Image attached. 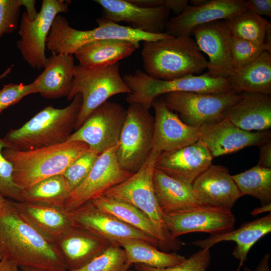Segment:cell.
I'll return each instance as SVG.
<instances>
[{"label": "cell", "mask_w": 271, "mask_h": 271, "mask_svg": "<svg viewBox=\"0 0 271 271\" xmlns=\"http://www.w3.org/2000/svg\"><path fill=\"white\" fill-rule=\"evenodd\" d=\"M130 267L124 249L112 243L84 266L72 271H128Z\"/></svg>", "instance_id": "36"}, {"label": "cell", "mask_w": 271, "mask_h": 271, "mask_svg": "<svg viewBox=\"0 0 271 271\" xmlns=\"http://www.w3.org/2000/svg\"><path fill=\"white\" fill-rule=\"evenodd\" d=\"M89 151L86 144L75 141L26 151L6 148L3 154L12 165L14 182L24 190L46 178L62 174L75 160Z\"/></svg>", "instance_id": "3"}, {"label": "cell", "mask_w": 271, "mask_h": 271, "mask_svg": "<svg viewBox=\"0 0 271 271\" xmlns=\"http://www.w3.org/2000/svg\"><path fill=\"white\" fill-rule=\"evenodd\" d=\"M6 148L10 147L0 137V193L7 199L21 201L22 190L14 182L12 165L3 154V150Z\"/></svg>", "instance_id": "40"}, {"label": "cell", "mask_w": 271, "mask_h": 271, "mask_svg": "<svg viewBox=\"0 0 271 271\" xmlns=\"http://www.w3.org/2000/svg\"><path fill=\"white\" fill-rule=\"evenodd\" d=\"M0 257L20 268L67 271L56 244L26 222L8 199L0 211Z\"/></svg>", "instance_id": "1"}, {"label": "cell", "mask_w": 271, "mask_h": 271, "mask_svg": "<svg viewBox=\"0 0 271 271\" xmlns=\"http://www.w3.org/2000/svg\"><path fill=\"white\" fill-rule=\"evenodd\" d=\"M248 7L247 1L243 0H209L198 7L189 6L182 14L169 20L165 33L173 37H191L196 27L227 20Z\"/></svg>", "instance_id": "19"}, {"label": "cell", "mask_w": 271, "mask_h": 271, "mask_svg": "<svg viewBox=\"0 0 271 271\" xmlns=\"http://www.w3.org/2000/svg\"><path fill=\"white\" fill-rule=\"evenodd\" d=\"M199 140L209 150L213 158L237 152L250 146L259 147L271 140L270 130H243L225 118L221 121L199 128Z\"/></svg>", "instance_id": "17"}, {"label": "cell", "mask_w": 271, "mask_h": 271, "mask_svg": "<svg viewBox=\"0 0 271 271\" xmlns=\"http://www.w3.org/2000/svg\"><path fill=\"white\" fill-rule=\"evenodd\" d=\"M14 65H12L8 67L2 73L0 74V80L6 77L11 73L12 71Z\"/></svg>", "instance_id": "50"}, {"label": "cell", "mask_w": 271, "mask_h": 271, "mask_svg": "<svg viewBox=\"0 0 271 271\" xmlns=\"http://www.w3.org/2000/svg\"><path fill=\"white\" fill-rule=\"evenodd\" d=\"M143 42L144 68L155 79L171 80L199 74L208 67V61L190 36Z\"/></svg>", "instance_id": "4"}, {"label": "cell", "mask_w": 271, "mask_h": 271, "mask_svg": "<svg viewBox=\"0 0 271 271\" xmlns=\"http://www.w3.org/2000/svg\"><path fill=\"white\" fill-rule=\"evenodd\" d=\"M7 198H6L1 193H0V211L4 207L6 202Z\"/></svg>", "instance_id": "52"}, {"label": "cell", "mask_w": 271, "mask_h": 271, "mask_svg": "<svg viewBox=\"0 0 271 271\" xmlns=\"http://www.w3.org/2000/svg\"><path fill=\"white\" fill-rule=\"evenodd\" d=\"M75 66L73 55L52 53L44 71L33 81L37 93L47 99L67 97L72 89Z\"/></svg>", "instance_id": "27"}, {"label": "cell", "mask_w": 271, "mask_h": 271, "mask_svg": "<svg viewBox=\"0 0 271 271\" xmlns=\"http://www.w3.org/2000/svg\"><path fill=\"white\" fill-rule=\"evenodd\" d=\"M22 6L26 9V13L28 18L32 21L37 17L38 13L37 12L35 4L36 1L35 0H22Z\"/></svg>", "instance_id": "47"}, {"label": "cell", "mask_w": 271, "mask_h": 271, "mask_svg": "<svg viewBox=\"0 0 271 271\" xmlns=\"http://www.w3.org/2000/svg\"><path fill=\"white\" fill-rule=\"evenodd\" d=\"M131 92L119 73V63L96 67L76 65L71 90L67 97L72 100L80 93L82 103L75 130L83 123L89 114L110 97Z\"/></svg>", "instance_id": "7"}, {"label": "cell", "mask_w": 271, "mask_h": 271, "mask_svg": "<svg viewBox=\"0 0 271 271\" xmlns=\"http://www.w3.org/2000/svg\"><path fill=\"white\" fill-rule=\"evenodd\" d=\"M126 113L120 104L107 101L89 114L67 141L82 142L90 151L100 154L118 144Z\"/></svg>", "instance_id": "12"}, {"label": "cell", "mask_w": 271, "mask_h": 271, "mask_svg": "<svg viewBox=\"0 0 271 271\" xmlns=\"http://www.w3.org/2000/svg\"><path fill=\"white\" fill-rule=\"evenodd\" d=\"M230 36L263 45L271 25L266 19L249 9L226 20Z\"/></svg>", "instance_id": "34"}, {"label": "cell", "mask_w": 271, "mask_h": 271, "mask_svg": "<svg viewBox=\"0 0 271 271\" xmlns=\"http://www.w3.org/2000/svg\"><path fill=\"white\" fill-rule=\"evenodd\" d=\"M100 210L157 239L159 248L166 252L179 249L183 243L162 232L145 213L132 205L101 194L91 200Z\"/></svg>", "instance_id": "23"}, {"label": "cell", "mask_w": 271, "mask_h": 271, "mask_svg": "<svg viewBox=\"0 0 271 271\" xmlns=\"http://www.w3.org/2000/svg\"><path fill=\"white\" fill-rule=\"evenodd\" d=\"M13 203L21 217L49 242L56 244L73 226L63 208L23 201Z\"/></svg>", "instance_id": "24"}, {"label": "cell", "mask_w": 271, "mask_h": 271, "mask_svg": "<svg viewBox=\"0 0 271 271\" xmlns=\"http://www.w3.org/2000/svg\"><path fill=\"white\" fill-rule=\"evenodd\" d=\"M243 93H199L175 92L164 95L163 100L180 119L194 127L212 124L225 118L226 111L242 97Z\"/></svg>", "instance_id": "9"}, {"label": "cell", "mask_w": 271, "mask_h": 271, "mask_svg": "<svg viewBox=\"0 0 271 271\" xmlns=\"http://www.w3.org/2000/svg\"><path fill=\"white\" fill-rule=\"evenodd\" d=\"M82 103L80 93L63 108L49 105L16 129L10 130L3 139L10 148L26 151L67 142L75 130Z\"/></svg>", "instance_id": "2"}, {"label": "cell", "mask_w": 271, "mask_h": 271, "mask_svg": "<svg viewBox=\"0 0 271 271\" xmlns=\"http://www.w3.org/2000/svg\"><path fill=\"white\" fill-rule=\"evenodd\" d=\"M207 2V0H191L190 3L192 6L198 7L204 4Z\"/></svg>", "instance_id": "51"}, {"label": "cell", "mask_w": 271, "mask_h": 271, "mask_svg": "<svg viewBox=\"0 0 271 271\" xmlns=\"http://www.w3.org/2000/svg\"><path fill=\"white\" fill-rule=\"evenodd\" d=\"M99 154L89 151L82 155L65 170L63 175L70 193L87 177Z\"/></svg>", "instance_id": "38"}, {"label": "cell", "mask_w": 271, "mask_h": 271, "mask_svg": "<svg viewBox=\"0 0 271 271\" xmlns=\"http://www.w3.org/2000/svg\"><path fill=\"white\" fill-rule=\"evenodd\" d=\"M70 192L62 174L46 178L22 190L21 201L63 208Z\"/></svg>", "instance_id": "33"}, {"label": "cell", "mask_w": 271, "mask_h": 271, "mask_svg": "<svg viewBox=\"0 0 271 271\" xmlns=\"http://www.w3.org/2000/svg\"><path fill=\"white\" fill-rule=\"evenodd\" d=\"M271 232V213L261 218L241 224L237 229L219 234L210 235L204 239L194 241L192 245L201 248L210 249L217 243L233 241L236 243L232 255L239 260L237 268L240 271L247 260V255L251 247L261 238Z\"/></svg>", "instance_id": "26"}, {"label": "cell", "mask_w": 271, "mask_h": 271, "mask_svg": "<svg viewBox=\"0 0 271 271\" xmlns=\"http://www.w3.org/2000/svg\"><path fill=\"white\" fill-rule=\"evenodd\" d=\"M192 36L201 52L208 58L207 73L215 78L228 79L234 73L229 32L224 21H216L195 28Z\"/></svg>", "instance_id": "18"}, {"label": "cell", "mask_w": 271, "mask_h": 271, "mask_svg": "<svg viewBox=\"0 0 271 271\" xmlns=\"http://www.w3.org/2000/svg\"><path fill=\"white\" fill-rule=\"evenodd\" d=\"M225 118L244 130H268L271 127L270 95L243 93L242 98L226 111Z\"/></svg>", "instance_id": "28"}, {"label": "cell", "mask_w": 271, "mask_h": 271, "mask_svg": "<svg viewBox=\"0 0 271 271\" xmlns=\"http://www.w3.org/2000/svg\"><path fill=\"white\" fill-rule=\"evenodd\" d=\"M71 1L43 0L39 13L30 20L24 12L20 19L18 33L21 39L17 46L24 60L31 67L38 70L44 67L46 41L55 18L69 11Z\"/></svg>", "instance_id": "11"}, {"label": "cell", "mask_w": 271, "mask_h": 271, "mask_svg": "<svg viewBox=\"0 0 271 271\" xmlns=\"http://www.w3.org/2000/svg\"><path fill=\"white\" fill-rule=\"evenodd\" d=\"M119 245L125 251L127 262L142 264L157 268H165L177 265L186 257L173 252L159 250L152 244L140 239H125L118 242Z\"/></svg>", "instance_id": "32"}, {"label": "cell", "mask_w": 271, "mask_h": 271, "mask_svg": "<svg viewBox=\"0 0 271 271\" xmlns=\"http://www.w3.org/2000/svg\"><path fill=\"white\" fill-rule=\"evenodd\" d=\"M22 0H0V38L18 27Z\"/></svg>", "instance_id": "41"}, {"label": "cell", "mask_w": 271, "mask_h": 271, "mask_svg": "<svg viewBox=\"0 0 271 271\" xmlns=\"http://www.w3.org/2000/svg\"><path fill=\"white\" fill-rule=\"evenodd\" d=\"M67 212L73 226L90 231L112 243L118 244L125 239H137L159 247L157 239L100 210L91 200Z\"/></svg>", "instance_id": "15"}, {"label": "cell", "mask_w": 271, "mask_h": 271, "mask_svg": "<svg viewBox=\"0 0 271 271\" xmlns=\"http://www.w3.org/2000/svg\"><path fill=\"white\" fill-rule=\"evenodd\" d=\"M0 271H22L16 264L5 259L0 260Z\"/></svg>", "instance_id": "48"}, {"label": "cell", "mask_w": 271, "mask_h": 271, "mask_svg": "<svg viewBox=\"0 0 271 271\" xmlns=\"http://www.w3.org/2000/svg\"><path fill=\"white\" fill-rule=\"evenodd\" d=\"M154 123L149 109L129 104L116 151L119 164L124 170L134 174L147 160L152 151Z\"/></svg>", "instance_id": "8"}, {"label": "cell", "mask_w": 271, "mask_h": 271, "mask_svg": "<svg viewBox=\"0 0 271 271\" xmlns=\"http://www.w3.org/2000/svg\"><path fill=\"white\" fill-rule=\"evenodd\" d=\"M259 157L257 165L271 168V140H269L259 147Z\"/></svg>", "instance_id": "44"}, {"label": "cell", "mask_w": 271, "mask_h": 271, "mask_svg": "<svg viewBox=\"0 0 271 271\" xmlns=\"http://www.w3.org/2000/svg\"><path fill=\"white\" fill-rule=\"evenodd\" d=\"M22 271H44L40 269H36L34 268H21Z\"/></svg>", "instance_id": "53"}, {"label": "cell", "mask_w": 271, "mask_h": 271, "mask_svg": "<svg viewBox=\"0 0 271 271\" xmlns=\"http://www.w3.org/2000/svg\"><path fill=\"white\" fill-rule=\"evenodd\" d=\"M1 259V258L0 257V260Z\"/></svg>", "instance_id": "55"}, {"label": "cell", "mask_w": 271, "mask_h": 271, "mask_svg": "<svg viewBox=\"0 0 271 271\" xmlns=\"http://www.w3.org/2000/svg\"><path fill=\"white\" fill-rule=\"evenodd\" d=\"M165 225L172 236L192 232L210 235L227 233L234 229L235 217L226 208L199 204L184 210L164 214Z\"/></svg>", "instance_id": "13"}, {"label": "cell", "mask_w": 271, "mask_h": 271, "mask_svg": "<svg viewBox=\"0 0 271 271\" xmlns=\"http://www.w3.org/2000/svg\"><path fill=\"white\" fill-rule=\"evenodd\" d=\"M153 179L157 200L164 215L199 205L191 184L175 179L156 169Z\"/></svg>", "instance_id": "29"}, {"label": "cell", "mask_w": 271, "mask_h": 271, "mask_svg": "<svg viewBox=\"0 0 271 271\" xmlns=\"http://www.w3.org/2000/svg\"><path fill=\"white\" fill-rule=\"evenodd\" d=\"M211 260L209 248H201L185 258L182 262L173 266L157 268L142 264H135L137 271H206Z\"/></svg>", "instance_id": "39"}, {"label": "cell", "mask_w": 271, "mask_h": 271, "mask_svg": "<svg viewBox=\"0 0 271 271\" xmlns=\"http://www.w3.org/2000/svg\"><path fill=\"white\" fill-rule=\"evenodd\" d=\"M152 106L155 113L152 151L160 153L174 151L199 140V128L184 123L167 106L163 99H155Z\"/></svg>", "instance_id": "21"}, {"label": "cell", "mask_w": 271, "mask_h": 271, "mask_svg": "<svg viewBox=\"0 0 271 271\" xmlns=\"http://www.w3.org/2000/svg\"><path fill=\"white\" fill-rule=\"evenodd\" d=\"M122 78L131 91L126 97L127 102L140 104L149 109L155 99L171 92L221 93L230 91L228 79L213 77L207 73L163 80L137 70L133 74H126Z\"/></svg>", "instance_id": "6"}, {"label": "cell", "mask_w": 271, "mask_h": 271, "mask_svg": "<svg viewBox=\"0 0 271 271\" xmlns=\"http://www.w3.org/2000/svg\"><path fill=\"white\" fill-rule=\"evenodd\" d=\"M195 197L199 204L231 209L243 196L228 169L212 164L192 183Z\"/></svg>", "instance_id": "22"}, {"label": "cell", "mask_w": 271, "mask_h": 271, "mask_svg": "<svg viewBox=\"0 0 271 271\" xmlns=\"http://www.w3.org/2000/svg\"><path fill=\"white\" fill-rule=\"evenodd\" d=\"M128 271H132V270H131L129 269V270H128Z\"/></svg>", "instance_id": "54"}, {"label": "cell", "mask_w": 271, "mask_h": 271, "mask_svg": "<svg viewBox=\"0 0 271 271\" xmlns=\"http://www.w3.org/2000/svg\"><path fill=\"white\" fill-rule=\"evenodd\" d=\"M231 176L243 195L258 199L261 206L271 204V168L257 165Z\"/></svg>", "instance_id": "35"}, {"label": "cell", "mask_w": 271, "mask_h": 271, "mask_svg": "<svg viewBox=\"0 0 271 271\" xmlns=\"http://www.w3.org/2000/svg\"><path fill=\"white\" fill-rule=\"evenodd\" d=\"M96 22L98 27L92 30H79L71 27L65 17L58 15L49 33L46 48L52 53L73 55L83 46L96 41L119 39L139 43L172 37L166 33H147L112 22Z\"/></svg>", "instance_id": "5"}, {"label": "cell", "mask_w": 271, "mask_h": 271, "mask_svg": "<svg viewBox=\"0 0 271 271\" xmlns=\"http://www.w3.org/2000/svg\"><path fill=\"white\" fill-rule=\"evenodd\" d=\"M209 150L201 140L181 149L161 153L155 169L175 179L192 184L210 165Z\"/></svg>", "instance_id": "20"}, {"label": "cell", "mask_w": 271, "mask_h": 271, "mask_svg": "<svg viewBox=\"0 0 271 271\" xmlns=\"http://www.w3.org/2000/svg\"><path fill=\"white\" fill-rule=\"evenodd\" d=\"M112 243L84 229L73 226L56 243L67 271L79 269Z\"/></svg>", "instance_id": "25"}, {"label": "cell", "mask_w": 271, "mask_h": 271, "mask_svg": "<svg viewBox=\"0 0 271 271\" xmlns=\"http://www.w3.org/2000/svg\"><path fill=\"white\" fill-rule=\"evenodd\" d=\"M140 46L139 42L119 39H107L89 43L74 54L79 65L96 67L113 64L129 57Z\"/></svg>", "instance_id": "31"}, {"label": "cell", "mask_w": 271, "mask_h": 271, "mask_svg": "<svg viewBox=\"0 0 271 271\" xmlns=\"http://www.w3.org/2000/svg\"><path fill=\"white\" fill-rule=\"evenodd\" d=\"M270 254L265 253L260 260L256 267L253 269L247 267H243V271H270L269 269Z\"/></svg>", "instance_id": "46"}, {"label": "cell", "mask_w": 271, "mask_h": 271, "mask_svg": "<svg viewBox=\"0 0 271 271\" xmlns=\"http://www.w3.org/2000/svg\"><path fill=\"white\" fill-rule=\"evenodd\" d=\"M230 47L234 72L253 61L263 52H271V45L258 44L231 36L230 38Z\"/></svg>", "instance_id": "37"}, {"label": "cell", "mask_w": 271, "mask_h": 271, "mask_svg": "<svg viewBox=\"0 0 271 271\" xmlns=\"http://www.w3.org/2000/svg\"><path fill=\"white\" fill-rule=\"evenodd\" d=\"M271 204L261 206L259 207L255 208L251 212V214L254 216L260 214L264 212H270Z\"/></svg>", "instance_id": "49"}, {"label": "cell", "mask_w": 271, "mask_h": 271, "mask_svg": "<svg viewBox=\"0 0 271 271\" xmlns=\"http://www.w3.org/2000/svg\"><path fill=\"white\" fill-rule=\"evenodd\" d=\"M102 8V16L96 22H123L130 28L149 34L165 33L170 11L164 7L146 8L128 0H95Z\"/></svg>", "instance_id": "16"}, {"label": "cell", "mask_w": 271, "mask_h": 271, "mask_svg": "<svg viewBox=\"0 0 271 271\" xmlns=\"http://www.w3.org/2000/svg\"><path fill=\"white\" fill-rule=\"evenodd\" d=\"M117 148V144L99 154L87 177L70 193L64 207L66 212L77 209L133 174L120 166Z\"/></svg>", "instance_id": "14"}, {"label": "cell", "mask_w": 271, "mask_h": 271, "mask_svg": "<svg viewBox=\"0 0 271 271\" xmlns=\"http://www.w3.org/2000/svg\"><path fill=\"white\" fill-rule=\"evenodd\" d=\"M250 10L260 16H266L271 17L270 0H248L246 1Z\"/></svg>", "instance_id": "43"}, {"label": "cell", "mask_w": 271, "mask_h": 271, "mask_svg": "<svg viewBox=\"0 0 271 271\" xmlns=\"http://www.w3.org/2000/svg\"><path fill=\"white\" fill-rule=\"evenodd\" d=\"M37 93L34 82L23 83H9L0 90V114L8 107L18 103L24 97Z\"/></svg>", "instance_id": "42"}, {"label": "cell", "mask_w": 271, "mask_h": 271, "mask_svg": "<svg viewBox=\"0 0 271 271\" xmlns=\"http://www.w3.org/2000/svg\"><path fill=\"white\" fill-rule=\"evenodd\" d=\"M189 6L187 0H164V7L177 16L182 14Z\"/></svg>", "instance_id": "45"}, {"label": "cell", "mask_w": 271, "mask_h": 271, "mask_svg": "<svg viewBox=\"0 0 271 271\" xmlns=\"http://www.w3.org/2000/svg\"><path fill=\"white\" fill-rule=\"evenodd\" d=\"M160 154L152 151L137 172L102 194L135 206L147 215L162 232L173 237L165 225L164 214L158 204L153 184L155 165Z\"/></svg>", "instance_id": "10"}, {"label": "cell", "mask_w": 271, "mask_h": 271, "mask_svg": "<svg viewBox=\"0 0 271 271\" xmlns=\"http://www.w3.org/2000/svg\"><path fill=\"white\" fill-rule=\"evenodd\" d=\"M230 90L237 93L271 94V53L263 52L228 78Z\"/></svg>", "instance_id": "30"}]
</instances>
